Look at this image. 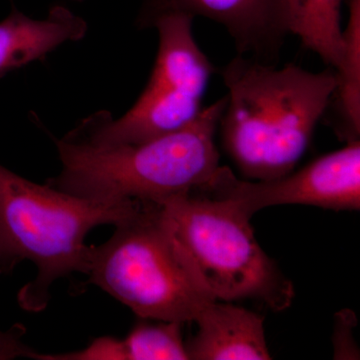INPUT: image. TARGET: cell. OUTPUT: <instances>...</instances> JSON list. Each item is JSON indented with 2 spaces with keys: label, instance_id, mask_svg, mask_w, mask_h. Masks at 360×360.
I'll return each instance as SVG.
<instances>
[{
  "label": "cell",
  "instance_id": "cell-8",
  "mask_svg": "<svg viewBox=\"0 0 360 360\" xmlns=\"http://www.w3.org/2000/svg\"><path fill=\"white\" fill-rule=\"evenodd\" d=\"M168 13L214 21L229 33L239 56L269 65L295 27V0H143L137 25L151 27Z\"/></svg>",
  "mask_w": 360,
  "mask_h": 360
},
{
  "label": "cell",
  "instance_id": "cell-11",
  "mask_svg": "<svg viewBox=\"0 0 360 360\" xmlns=\"http://www.w3.org/2000/svg\"><path fill=\"white\" fill-rule=\"evenodd\" d=\"M347 25L342 30L341 51L335 68V129L342 141L360 136V0H347Z\"/></svg>",
  "mask_w": 360,
  "mask_h": 360
},
{
  "label": "cell",
  "instance_id": "cell-2",
  "mask_svg": "<svg viewBox=\"0 0 360 360\" xmlns=\"http://www.w3.org/2000/svg\"><path fill=\"white\" fill-rule=\"evenodd\" d=\"M226 96L191 124L141 143L94 146L68 134L56 141L60 174L47 184L98 201H161L205 186L219 165L215 143Z\"/></svg>",
  "mask_w": 360,
  "mask_h": 360
},
{
  "label": "cell",
  "instance_id": "cell-3",
  "mask_svg": "<svg viewBox=\"0 0 360 360\" xmlns=\"http://www.w3.org/2000/svg\"><path fill=\"white\" fill-rule=\"evenodd\" d=\"M137 200L98 201L40 186L0 165V276L32 262L37 277L18 293L21 307L44 309L54 281L86 276L92 248L87 234L103 224L117 225L134 212Z\"/></svg>",
  "mask_w": 360,
  "mask_h": 360
},
{
  "label": "cell",
  "instance_id": "cell-7",
  "mask_svg": "<svg viewBox=\"0 0 360 360\" xmlns=\"http://www.w3.org/2000/svg\"><path fill=\"white\" fill-rule=\"evenodd\" d=\"M198 191L227 201L250 219L260 210L277 205L355 212L360 208V141L347 142L345 148L276 179H239L231 168L220 165Z\"/></svg>",
  "mask_w": 360,
  "mask_h": 360
},
{
  "label": "cell",
  "instance_id": "cell-15",
  "mask_svg": "<svg viewBox=\"0 0 360 360\" xmlns=\"http://www.w3.org/2000/svg\"><path fill=\"white\" fill-rule=\"evenodd\" d=\"M77 1H82V0H77Z\"/></svg>",
  "mask_w": 360,
  "mask_h": 360
},
{
  "label": "cell",
  "instance_id": "cell-4",
  "mask_svg": "<svg viewBox=\"0 0 360 360\" xmlns=\"http://www.w3.org/2000/svg\"><path fill=\"white\" fill-rule=\"evenodd\" d=\"M105 243L92 248L87 283L137 316L179 323L195 321L217 300L163 219L160 205L137 200Z\"/></svg>",
  "mask_w": 360,
  "mask_h": 360
},
{
  "label": "cell",
  "instance_id": "cell-1",
  "mask_svg": "<svg viewBox=\"0 0 360 360\" xmlns=\"http://www.w3.org/2000/svg\"><path fill=\"white\" fill-rule=\"evenodd\" d=\"M220 75L227 94L219 129L240 174L271 180L295 170L333 101L335 71L278 68L238 54Z\"/></svg>",
  "mask_w": 360,
  "mask_h": 360
},
{
  "label": "cell",
  "instance_id": "cell-6",
  "mask_svg": "<svg viewBox=\"0 0 360 360\" xmlns=\"http://www.w3.org/2000/svg\"><path fill=\"white\" fill-rule=\"evenodd\" d=\"M193 20L180 13L156 18L151 27L160 37L158 54L136 103L117 120L108 111L89 116L70 134L94 146L141 143L193 122L215 68L194 39Z\"/></svg>",
  "mask_w": 360,
  "mask_h": 360
},
{
  "label": "cell",
  "instance_id": "cell-5",
  "mask_svg": "<svg viewBox=\"0 0 360 360\" xmlns=\"http://www.w3.org/2000/svg\"><path fill=\"white\" fill-rule=\"evenodd\" d=\"M163 219L217 300H255L283 311L295 286L262 250L250 219L227 201L193 193L161 201Z\"/></svg>",
  "mask_w": 360,
  "mask_h": 360
},
{
  "label": "cell",
  "instance_id": "cell-10",
  "mask_svg": "<svg viewBox=\"0 0 360 360\" xmlns=\"http://www.w3.org/2000/svg\"><path fill=\"white\" fill-rule=\"evenodd\" d=\"M86 32V22L65 6L52 7L40 20L13 8L0 21V77L44 58L66 42L82 39Z\"/></svg>",
  "mask_w": 360,
  "mask_h": 360
},
{
  "label": "cell",
  "instance_id": "cell-13",
  "mask_svg": "<svg viewBox=\"0 0 360 360\" xmlns=\"http://www.w3.org/2000/svg\"><path fill=\"white\" fill-rule=\"evenodd\" d=\"M139 322L123 338L125 360H189L182 340V323Z\"/></svg>",
  "mask_w": 360,
  "mask_h": 360
},
{
  "label": "cell",
  "instance_id": "cell-9",
  "mask_svg": "<svg viewBox=\"0 0 360 360\" xmlns=\"http://www.w3.org/2000/svg\"><path fill=\"white\" fill-rule=\"evenodd\" d=\"M194 321L198 330L186 345L189 360L271 359L262 315L232 302L212 300Z\"/></svg>",
  "mask_w": 360,
  "mask_h": 360
},
{
  "label": "cell",
  "instance_id": "cell-12",
  "mask_svg": "<svg viewBox=\"0 0 360 360\" xmlns=\"http://www.w3.org/2000/svg\"><path fill=\"white\" fill-rule=\"evenodd\" d=\"M343 0H295L293 35L333 68L341 51V4Z\"/></svg>",
  "mask_w": 360,
  "mask_h": 360
},
{
  "label": "cell",
  "instance_id": "cell-14",
  "mask_svg": "<svg viewBox=\"0 0 360 360\" xmlns=\"http://www.w3.org/2000/svg\"><path fill=\"white\" fill-rule=\"evenodd\" d=\"M25 333L26 329L21 324H15L8 330H0V360L30 359L35 350L23 342Z\"/></svg>",
  "mask_w": 360,
  "mask_h": 360
}]
</instances>
